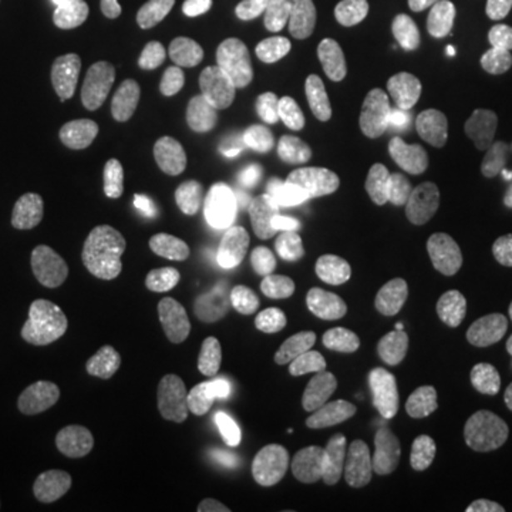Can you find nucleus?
I'll return each mask as SVG.
<instances>
[{
  "label": "nucleus",
  "mask_w": 512,
  "mask_h": 512,
  "mask_svg": "<svg viewBox=\"0 0 512 512\" xmlns=\"http://www.w3.org/2000/svg\"><path fill=\"white\" fill-rule=\"evenodd\" d=\"M413 512H512V306L470 313L441 342L406 434Z\"/></svg>",
  "instance_id": "3"
},
{
  "label": "nucleus",
  "mask_w": 512,
  "mask_h": 512,
  "mask_svg": "<svg viewBox=\"0 0 512 512\" xmlns=\"http://www.w3.org/2000/svg\"><path fill=\"white\" fill-rule=\"evenodd\" d=\"M406 342V299L384 271H320L271 299L256 335V413L299 505H328L363 484L392 370Z\"/></svg>",
  "instance_id": "1"
},
{
  "label": "nucleus",
  "mask_w": 512,
  "mask_h": 512,
  "mask_svg": "<svg viewBox=\"0 0 512 512\" xmlns=\"http://www.w3.org/2000/svg\"><path fill=\"white\" fill-rule=\"evenodd\" d=\"M498 29H505V57H512V0H498Z\"/></svg>",
  "instance_id": "5"
},
{
  "label": "nucleus",
  "mask_w": 512,
  "mask_h": 512,
  "mask_svg": "<svg viewBox=\"0 0 512 512\" xmlns=\"http://www.w3.org/2000/svg\"><path fill=\"white\" fill-rule=\"evenodd\" d=\"M441 79V29L420 0H335L278 29L264 107L292 143L349 150L406 128Z\"/></svg>",
  "instance_id": "2"
},
{
  "label": "nucleus",
  "mask_w": 512,
  "mask_h": 512,
  "mask_svg": "<svg viewBox=\"0 0 512 512\" xmlns=\"http://www.w3.org/2000/svg\"><path fill=\"white\" fill-rule=\"evenodd\" d=\"M320 8H335V0H264V15H271L278 29H292V22H313Z\"/></svg>",
  "instance_id": "4"
}]
</instances>
